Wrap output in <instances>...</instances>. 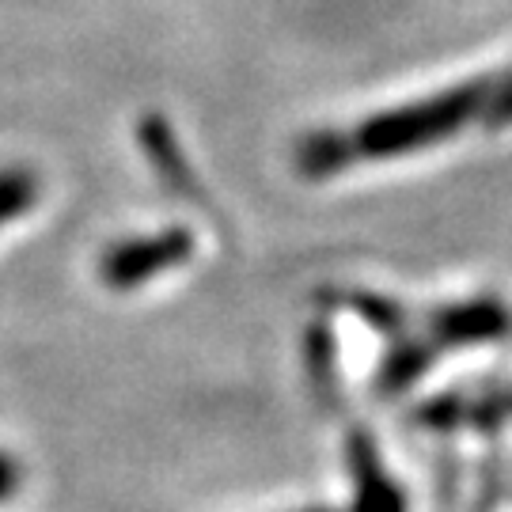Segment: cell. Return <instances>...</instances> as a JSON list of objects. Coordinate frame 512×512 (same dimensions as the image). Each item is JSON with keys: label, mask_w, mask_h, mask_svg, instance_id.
Instances as JSON below:
<instances>
[{"label": "cell", "mask_w": 512, "mask_h": 512, "mask_svg": "<svg viewBox=\"0 0 512 512\" xmlns=\"http://www.w3.org/2000/svg\"><path fill=\"white\" fill-rule=\"evenodd\" d=\"M190 251H194V239L186 236L183 228H171V232H160L152 239H126L103 255L99 277L110 289H133L148 277L179 266L183 258H190Z\"/></svg>", "instance_id": "obj_1"}, {"label": "cell", "mask_w": 512, "mask_h": 512, "mask_svg": "<svg viewBox=\"0 0 512 512\" xmlns=\"http://www.w3.org/2000/svg\"><path fill=\"white\" fill-rule=\"evenodd\" d=\"M141 141H145L148 160L160 167V179L186 190V164H183V156H179V145H175V137H171V129H167L164 118H156V114L145 118V122H141Z\"/></svg>", "instance_id": "obj_2"}, {"label": "cell", "mask_w": 512, "mask_h": 512, "mask_svg": "<svg viewBox=\"0 0 512 512\" xmlns=\"http://www.w3.org/2000/svg\"><path fill=\"white\" fill-rule=\"evenodd\" d=\"M35 194H38V183L27 167L0 171V224L19 217V213H27V205L35 202Z\"/></svg>", "instance_id": "obj_3"}, {"label": "cell", "mask_w": 512, "mask_h": 512, "mask_svg": "<svg viewBox=\"0 0 512 512\" xmlns=\"http://www.w3.org/2000/svg\"><path fill=\"white\" fill-rule=\"evenodd\" d=\"M19 494V463L8 456H0V501Z\"/></svg>", "instance_id": "obj_4"}, {"label": "cell", "mask_w": 512, "mask_h": 512, "mask_svg": "<svg viewBox=\"0 0 512 512\" xmlns=\"http://www.w3.org/2000/svg\"><path fill=\"white\" fill-rule=\"evenodd\" d=\"M315 512H319V509H315Z\"/></svg>", "instance_id": "obj_5"}]
</instances>
